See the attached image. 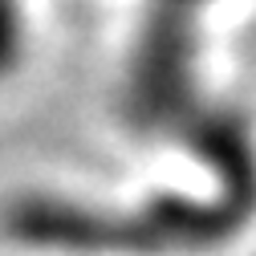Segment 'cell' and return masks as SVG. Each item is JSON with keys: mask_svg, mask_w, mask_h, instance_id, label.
I'll list each match as a JSON object with an SVG mask.
<instances>
[{"mask_svg": "<svg viewBox=\"0 0 256 256\" xmlns=\"http://www.w3.org/2000/svg\"><path fill=\"white\" fill-rule=\"evenodd\" d=\"M16 41V0H0V70H8Z\"/></svg>", "mask_w": 256, "mask_h": 256, "instance_id": "6da1fadb", "label": "cell"}]
</instances>
